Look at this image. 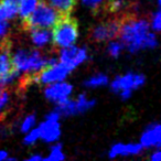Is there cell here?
<instances>
[{"mask_svg":"<svg viewBox=\"0 0 161 161\" xmlns=\"http://www.w3.org/2000/svg\"><path fill=\"white\" fill-rule=\"evenodd\" d=\"M38 128L40 131V139L44 140L45 142H54L60 138L61 128L58 120L45 119L44 123L40 124Z\"/></svg>","mask_w":161,"mask_h":161,"instance_id":"cell-10","label":"cell"},{"mask_svg":"<svg viewBox=\"0 0 161 161\" xmlns=\"http://www.w3.org/2000/svg\"><path fill=\"white\" fill-rule=\"evenodd\" d=\"M10 1H12V3H18L20 0H10Z\"/></svg>","mask_w":161,"mask_h":161,"instance_id":"cell-35","label":"cell"},{"mask_svg":"<svg viewBox=\"0 0 161 161\" xmlns=\"http://www.w3.org/2000/svg\"><path fill=\"white\" fill-rule=\"evenodd\" d=\"M38 139H40V131H39V128H34V129H31L28 131V135L23 139V142L25 145H32Z\"/></svg>","mask_w":161,"mask_h":161,"instance_id":"cell-24","label":"cell"},{"mask_svg":"<svg viewBox=\"0 0 161 161\" xmlns=\"http://www.w3.org/2000/svg\"><path fill=\"white\" fill-rule=\"evenodd\" d=\"M143 147L141 143H128L125 145L124 149V156H130V154H138L142 151Z\"/></svg>","mask_w":161,"mask_h":161,"instance_id":"cell-22","label":"cell"},{"mask_svg":"<svg viewBox=\"0 0 161 161\" xmlns=\"http://www.w3.org/2000/svg\"><path fill=\"white\" fill-rule=\"evenodd\" d=\"M102 1H103V0H82V3H83L84 5L92 8L93 10H98Z\"/></svg>","mask_w":161,"mask_h":161,"instance_id":"cell-28","label":"cell"},{"mask_svg":"<svg viewBox=\"0 0 161 161\" xmlns=\"http://www.w3.org/2000/svg\"><path fill=\"white\" fill-rule=\"evenodd\" d=\"M158 3H159V5L161 6V0H158Z\"/></svg>","mask_w":161,"mask_h":161,"instance_id":"cell-36","label":"cell"},{"mask_svg":"<svg viewBox=\"0 0 161 161\" xmlns=\"http://www.w3.org/2000/svg\"><path fill=\"white\" fill-rule=\"evenodd\" d=\"M9 49L8 41H3V43H0V78L7 75L14 69Z\"/></svg>","mask_w":161,"mask_h":161,"instance_id":"cell-12","label":"cell"},{"mask_svg":"<svg viewBox=\"0 0 161 161\" xmlns=\"http://www.w3.org/2000/svg\"><path fill=\"white\" fill-rule=\"evenodd\" d=\"M95 103H96V102H95L94 99H88L85 94L78 95V97L75 99L77 114H80V113L86 112V110L91 109V108L95 105Z\"/></svg>","mask_w":161,"mask_h":161,"instance_id":"cell-17","label":"cell"},{"mask_svg":"<svg viewBox=\"0 0 161 161\" xmlns=\"http://www.w3.org/2000/svg\"><path fill=\"white\" fill-rule=\"evenodd\" d=\"M60 117V114L56 110H53V112H51L50 114L47 115V119H50V120H58Z\"/></svg>","mask_w":161,"mask_h":161,"instance_id":"cell-32","label":"cell"},{"mask_svg":"<svg viewBox=\"0 0 161 161\" xmlns=\"http://www.w3.org/2000/svg\"><path fill=\"white\" fill-rule=\"evenodd\" d=\"M150 159L152 161H161V147L150 156Z\"/></svg>","mask_w":161,"mask_h":161,"instance_id":"cell-31","label":"cell"},{"mask_svg":"<svg viewBox=\"0 0 161 161\" xmlns=\"http://www.w3.org/2000/svg\"><path fill=\"white\" fill-rule=\"evenodd\" d=\"M8 157L7 152L5 151V150H0V161H3V160H6Z\"/></svg>","mask_w":161,"mask_h":161,"instance_id":"cell-34","label":"cell"},{"mask_svg":"<svg viewBox=\"0 0 161 161\" xmlns=\"http://www.w3.org/2000/svg\"><path fill=\"white\" fill-rule=\"evenodd\" d=\"M18 14V3L10 0H0V20H11Z\"/></svg>","mask_w":161,"mask_h":161,"instance_id":"cell-14","label":"cell"},{"mask_svg":"<svg viewBox=\"0 0 161 161\" xmlns=\"http://www.w3.org/2000/svg\"><path fill=\"white\" fill-rule=\"evenodd\" d=\"M9 30V25L6 20H0V38H3L7 34Z\"/></svg>","mask_w":161,"mask_h":161,"instance_id":"cell-29","label":"cell"},{"mask_svg":"<svg viewBox=\"0 0 161 161\" xmlns=\"http://www.w3.org/2000/svg\"><path fill=\"white\" fill-rule=\"evenodd\" d=\"M161 142V123L151 124L148 126L140 138V143L143 148L158 147Z\"/></svg>","mask_w":161,"mask_h":161,"instance_id":"cell-11","label":"cell"},{"mask_svg":"<svg viewBox=\"0 0 161 161\" xmlns=\"http://www.w3.org/2000/svg\"><path fill=\"white\" fill-rule=\"evenodd\" d=\"M62 14H60L53 7L45 3L44 0H40L31 14L28 18L22 20V27L25 30L33 29H52L58 20L61 18Z\"/></svg>","mask_w":161,"mask_h":161,"instance_id":"cell-2","label":"cell"},{"mask_svg":"<svg viewBox=\"0 0 161 161\" xmlns=\"http://www.w3.org/2000/svg\"><path fill=\"white\" fill-rule=\"evenodd\" d=\"M43 157L41 156V154H32L31 157H29V158L27 159L28 161H41L43 160Z\"/></svg>","mask_w":161,"mask_h":161,"instance_id":"cell-33","label":"cell"},{"mask_svg":"<svg viewBox=\"0 0 161 161\" xmlns=\"http://www.w3.org/2000/svg\"><path fill=\"white\" fill-rule=\"evenodd\" d=\"M11 60L17 71L34 74L47 66L49 58L43 56V54L38 50L20 49L11 56Z\"/></svg>","mask_w":161,"mask_h":161,"instance_id":"cell-3","label":"cell"},{"mask_svg":"<svg viewBox=\"0 0 161 161\" xmlns=\"http://www.w3.org/2000/svg\"><path fill=\"white\" fill-rule=\"evenodd\" d=\"M36 115H28L25 119H23L22 124H21V131L22 132H28L29 130H31L33 128V126L36 125Z\"/></svg>","mask_w":161,"mask_h":161,"instance_id":"cell-21","label":"cell"},{"mask_svg":"<svg viewBox=\"0 0 161 161\" xmlns=\"http://www.w3.org/2000/svg\"><path fill=\"white\" fill-rule=\"evenodd\" d=\"M119 30H120V18H117L93 28L91 31V39L95 42H104L108 39L118 36Z\"/></svg>","mask_w":161,"mask_h":161,"instance_id":"cell-6","label":"cell"},{"mask_svg":"<svg viewBox=\"0 0 161 161\" xmlns=\"http://www.w3.org/2000/svg\"><path fill=\"white\" fill-rule=\"evenodd\" d=\"M146 82L145 75L142 74L127 73L125 75H119L112 82V90L115 93H119L124 90H137L142 86Z\"/></svg>","mask_w":161,"mask_h":161,"instance_id":"cell-7","label":"cell"},{"mask_svg":"<svg viewBox=\"0 0 161 161\" xmlns=\"http://www.w3.org/2000/svg\"><path fill=\"white\" fill-rule=\"evenodd\" d=\"M119 36L124 47L129 52L139 51L146 47H156L158 40L152 32L149 31V22L146 19L137 18L132 14L120 17Z\"/></svg>","mask_w":161,"mask_h":161,"instance_id":"cell-1","label":"cell"},{"mask_svg":"<svg viewBox=\"0 0 161 161\" xmlns=\"http://www.w3.org/2000/svg\"><path fill=\"white\" fill-rule=\"evenodd\" d=\"M107 83H108V77L105 74H97V75L92 76L87 80H85L84 85L87 86V87H98V86L102 85H106Z\"/></svg>","mask_w":161,"mask_h":161,"instance_id":"cell-19","label":"cell"},{"mask_svg":"<svg viewBox=\"0 0 161 161\" xmlns=\"http://www.w3.org/2000/svg\"><path fill=\"white\" fill-rule=\"evenodd\" d=\"M31 40L34 45L42 47L52 40V31L50 29H33L31 30Z\"/></svg>","mask_w":161,"mask_h":161,"instance_id":"cell-13","label":"cell"},{"mask_svg":"<svg viewBox=\"0 0 161 161\" xmlns=\"http://www.w3.org/2000/svg\"><path fill=\"white\" fill-rule=\"evenodd\" d=\"M72 91H73V86L71 84L61 80V82L47 84L44 90V95L49 101L58 103V102L69 98Z\"/></svg>","mask_w":161,"mask_h":161,"instance_id":"cell-9","label":"cell"},{"mask_svg":"<svg viewBox=\"0 0 161 161\" xmlns=\"http://www.w3.org/2000/svg\"><path fill=\"white\" fill-rule=\"evenodd\" d=\"M118 94H119V96H120L121 99H124V101H127L128 98H130V97H131L132 91L131 90H124V91H120Z\"/></svg>","mask_w":161,"mask_h":161,"instance_id":"cell-30","label":"cell"},{"mask_svg":"<svg viewBox=\"0 0 161 161\" xmlns=\"http://www.w3.org/2000/svg\"><path fill=\"white\" fill-rule=\"evenodd\" d=\"M0 43H1V42H0Z\"/></svg>","mask_w":161,"mask_h":161,"instance_id":"cell-37","label":"cell"},{"mask_svg":"<svg viewBox=\"0 0 161 161\" xmlns=\"http://www.w3.org/2000/svg\"><path fill=\"white\" fill-rule=\"evenodd\" d=\"M72 71L73 69L71 66L60 61L53 65H47L38 73H34L33 80L34 82L41 84H52L55 82L64 80Z\"/></svg>","mask_w":161,"mask_h":161,"instance_id":"cell-5","label":"cell"},{"mask_svg":"<svg viewBox=\"0 0 161 161\" xmlns=\"http://www.w3.org/2000/svg\"><path fill=\"white\" fill-rule=\"evenodd\" d=\"M65 159V154L62 150V145L61 143H55L51 147L50 150V154L44 158L43 160H47V161H61Z\"/></svg>","mask_w":161,"mask_h":161,"instance_id":"cell-18","label":"cell"},{"mask_svg":"<svg viewBox=\"0 0 161 161\" xmlns=\"http://www.w3.org/2000/svg\"><path fill=\"white\" fill-rule=\"evenodd\" d=\"M47 1H49L47 3L62 16L71 14L76 5V0H47Z\"/></svg>","mask_w":161,"mask_h":161,"instance_id":"cell-15","label":"cell"},{"mask_svg":"<svg viewBox=\"0 0 161 161\" xmlns=\"http://www.w3.org/2000/svg\"><path fill=\"white\" fill-rule=\"evenodd\" d=\"M151 28L154 31H161V10L154 14L151 21Z\"/></svg>","mask_w":161,"mask_h":161,"instance_id":"cell-27","label":"cell"},{"mask_svg":"<svg viewBox=\"0 0 161 161\" xmlns=\"http://www.w3.org/2000/svg\"><path fill=\"white\" fill-rule=\"evenodd\" d=\"M78 36V25L74 18L61 16L52 30V41L58 47H66L73 45Z\"/></svg>","mask_w":161,"mask_h":161,"instance_id":"cell-4","label":"cell"},{"mask_svg":"<svg viewBox=\"0 0 161 161\" xmlns=\"http://www.w3.org/2000/svg\"><path fill=\"white\" fill-rule=\"evenodd\" d=\"M9 102V93L5 88L0 87V119L5 116V108Z\"/></svg>","mask_w":161,"mask_h":161,"instance_id":"cell-20","label":"cell"},{"mask_svg":"<svg viewBox=\"0 0 161 161\" xmlns=\"http://www.w3.org/2000/svg\"><path fill=\"white\" fill-rule=\"evenodd\" d=\"M124 1L123 0H109L107 3V10L109 12H117L124 8Z\"/></svg>","mask_w":161,"mask_h":161,"instance_id":"cell-26","label":"cell"},{"mask_svg":"<svg viewBox=\"0 0 161 161\" xmlns=\"http://www.w3.org/2000/svg\"><path fill=\"white\" fill-rule=\"evenodd\" d=\"M40 0H20L18 3V14L20 18L25 19L33 12Z\"/></svg>","mask_w":161,"mask_h":161,"instance_id":"cell-16","label":"cell"},{"mask_svg":"<svg viewBox=\"0 0 161 161\" xmlns=\"http://www.w3.org/2000/svg\"><path fill=\"white\" fill-rule=\"evenodd\" d=\"M124 44L121 42H117V41H113V42L109 43L108 45V53L109 55H112L113 58H117V56L120 54V52L123 51L124 49Z\"/></svg>","mask_w":161,"mask_h":161,"instance_id":"cell-23","label":"cell"},{"mask_svg":"<svg viewBox=\"0 0 161 161\" xmlns=\"http://www.w3.org/2000/svg\"><path fill=\"white\" fill-rule=\"evenodd\" d=\"M124 149H125V145L123 143H116L110 148L109 152H108V157L110 159H114L118 156H124Z\"/></svg>","mask_w":161,"mask_h":161,"instance_id":"cell-25","label":"cell"},{"mask_svg":"<svg viewBox=\"0 0 161 161\" xmlns=\"http://www.w3.org/2000/svg\"><path fill=\"white\" fill-rule=\"evenodd\" d=\"M58 58L61 62L65 63L74 69L87 58V51L85 47H74L73 44L66 47H62Z\"/></svg>","mask_w":161,"mask_h":161,"instance_id":"cell-8","label":"cell"}]
</instances>
